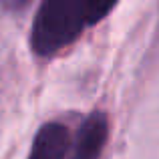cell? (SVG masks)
Returning <instances> with one entry per match:
<instances>
[{
	"mask_svg": "<svg viewBox=\"0 0 159 159\" xmlns=\"http://www.w3.org/2000/svg\"><path fill=\"white\" fill-rule=\"evenodd\" d=\"M89 24L85 0H43L30 30V48L36 57L51 58L81 36Z\"/></svg>",
	"mask_w": 159,
	"mask_h": 159,
	"instance_id": "1",
	"label": "cell"
},
{
	"mask_svg": "<svg viewBox=\"0 0 159 159\" xmlns=\"http://www.w3.org/2000/svg\"><path fill=\"white\" fill-rule=\"evenodd\" d=\"M109 139V117L103 111H93L79 127L70 159H99Z\"/></svg>",
	"mask_w": 159,
	"mask_h": 159,
	"instance_id": "2",
	"label": "cell"
},
{
	"mask_svg": "<svg viewBox=\"0 0 159 159\" xmlns=\"http://www.w3.org/2000/svg\"><path fill=\"white\" fill-rule=\"evenodd\" d=\"M69 147L70 135L66 125L57 123V121L44 123L34 135L28 159H65Z\"/></svg>",
	"mask_w": 159,
	"mask_h": 159,
	"instance_id": "3",
	"label": "cell"
},
{
	"mask_svg": "<svg viewBox=\"0 0 159 159\" xmlns=\"http://www.w3.org/2000/svg\"><path fill=\"white\" fill-rule=\"evenodd\" d=\"M117 2H119V0H85L89 24H97L99 20H103L109 12L113 10V6H115Z\"/></svg>",
	"mask_w": 159,
	"mask_h": 159,
	"instance_id": "4",
	"label": "cell"
},
{
	"mask_svg": "<svg viewBox=\"0 0 159 159\" xmlns=\"http://www.w3.org/2000/svg\"><path fill=\"white\" fill-rule=\"evenodd\" d=\"M30 4V0H0V6L8 12H18Z\"/></svg>",
	"mask_w": 159,
	"mask_h": 159,
	"instance_id": "5",
	"label": "cell"
}]
</instances>
